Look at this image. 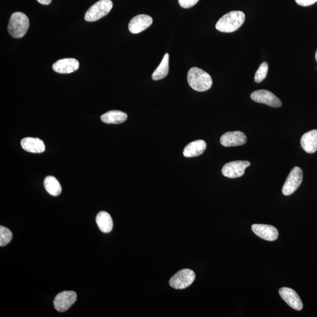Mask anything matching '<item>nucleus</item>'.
<instances>
[{"label":"nucleus","instance_id":"nucleus-1","mask_svg":"<svg viewBox=\"0 0 317 317\" xmlns=\"http://www.w3.org/2000/svg\"><path fill=\"white\" fill-rule=\"evenodd\" d=\"M245 21V14L242 11H232L224 15L216 25V29L223 32H232L243 25Z\"/></svg>","mask_w":317,"mask_h":317},{"label":"nucleus","instance_id":"nucleus-16","mask_svg":"<svg viewBox=\"0 0 317 317\" xmlns=\"http://www.w3.org/2000/svg\"><path fill=\"white\" fill-rule=\"evenodd\" d=\"M301 145L305 152L314 153L317 150V130L306 133L301 139Z\"/></svg>","mask_w":317,"mask_h":317},{"label":"nucleus","instance_id":"nucleus-11","mask_svg":"<svg viewBox=\"0 0 317 317\" xmlns=\"http://www.w3.org/2000/svg\"><path fill=\"white\" fill-rule=\"evenodd\" d=\"M152 23V18L149 16L145 14L138 15L130 21L129 30L132 34H138L149 28Z\"/></svg>","mask_w":317,"mask_h":317},{"label":"nucleus","instance_id":"nucleus-24","mask_svg":"<svg viewBox=\"0 0 317 317\" xmlns=\"http://www.w3.org/2000/svg\"><path fill=\"white\" fill-rule=\"evenodd\" d=\"M199 0H178L179 4L184 8H189L197 4Z\"/></svg>","mask_w":317,"mask_h":317},{"label":"nucleus","instance_id":"nucleus-17","mask_svg":"<svg viewBox=\"0 0 317 317\" xmlns=\"http://www.w3.org/2000/svg\"><path fill=\"white\" fill-rule=\"evenodd\" d=\"M206 149V143L203 140H196L187 145L183 150V155L186 158H193L203 154Z\"/></svg>","mask_w":317,"mask_h":317},{"label":"nucleus","instance_id":"nucleus-26","mask_svg":"<svg viewBox=\"0 0 317 317\" xmlns=\"http://www.w3.org/2000/svg\"><path fill=\"white\" fill-rule=\"evenodd\" d=\"M37 1L41 4L48 5L50 4L51 1H52V0H37Z\"/></svg>","mask_w":317,"mask_h":317},{"label":"nucleus","instance_id":"nucleus-2","mask_svg":"<svg viewBox=\"0 0 317 317\" xmlns=\"http://www.w3.org/2000/svg\"><path fill=\"white\" fill-rule=\"evenodd\" d=\"M188 82L192 89L198 92L206 91L213 84L210 75L197 67L190 69L188 74Z\"/></svg>","mask_w":317,"mask_h":317},{"label":"nucleus","instance_id":"nucleus-13","mask_svg":"<svg viewBox=\"0 0 317 317\" xmlns=\"http://www.w3.org/2000/svg\"><path fill=\"white\" fill-rule=\"evenodd\" d=\"M80 63L75 58H65L58 60L54 63L53 69L59 74H71L79 68Z\"/></svg>","mask_w":317,"mask_h":317},{"label":"nucleus","instance_id":"nucleus-8","mask_svg":"<svg viewBox=\"0 0 317 317\" xmlns=\"http://www.w3.org/2000/svg\"><path fill=\"white\" fill-rule=\"evenodd\" d=\"M76 292L72 291H65L57 295L54 300V307L59 312L68 310L77 301Z\"/></svg>","mask_w":317,"mask_h":317},{"label":"nucleus","instance_id":"nucleus-21","mask_svg":"<svg viewBox=\"0 0 317 317\" xmlns=\"http://www.w3.org/2000/svg\"><path fill=\"white\" fill-rule=\"evenodd\" d=\"M169 55L167 53L163 58L161 63L153 72L152 76L153 80L158 81L164 79L167 76L169 72Z\"/></svg>","mask_w":317,"mask_h":317},{"label":"nucleus","instance_id":"nucleus-19","mask_svg":"<svg viewBox=\"0 0 317 317\" xmlns=\"http://www.w3.org/2000/svg\"><path fill=\"white\" fill-rule=\"evenodd\" d=\"M96 222L102 232L108 233L113 230V221L110 214L106 211H100L96 216Z\"/></svg>","mask_w":317,"mask_h":317},{"label":"nucleus","instance_id":"nucleus-9","mask_svg":"<svg viewBox=\"0 0 317 317\" xmlns=\"http://www.w3.org/2000/svg\"><path fill=\"white\" fill-rule=\"evenodd\" d=\"M250 165L249 161H233L229 162L223 167V176L231 179L240 177L244 174V171Z\"/></svg>","mask_w":317,"mask_h":317},{"label":"nucleus","instance_id":"nucleus-27","mask_svg":"<svg viewBox=\"0 0 317 317\" xmlns=\"http://www.w3.org/2000/svg\"><path fill=\"white\" fill-rule=\"evenodd\" d=\"M316 61L317 62V50L316 53Z\"/></svg>","mask_w":317,"mask_h":317},{"label":"nucleus","instance_id":"nucleus-14","mask_svg":"<svg viewBox=\"0 0 317 317\" xmlns=\"http://www.w3.org/2000/svg\"><path fill=\"white\" fill-rule=\"evenodd\" d=\"M252 231L258 237L267 241H274L279 236V232L273 226L266 225H252Z\"/></svg>","mask_w":317,"mask_h":317},{"label":"nucleus","instance_id":"nucleus-3","mask_svg":"<svg viewBox=\"0 0 317 317\" xmlns=\"http://www.w3.org/2000/svg\"><path fill=\"white\" fill-rule=\"evenodd\" d=\"M29 18L21 12H16L11 15L8 26V31L12 37H24L29 29Z\"/></svg>","mask_w":317,"mask_h":317},{"label":"nucleus","instance_id":"nucleus-22","mask_svg":"<svg viewBox=\"0 0 317 317\" xmlns=\"http://www.w3.org/2000/svg\"><path fill=\"white\" fill-rule=\"evenodd\" d=\"M13 238V233L10 230L4 226H0V246L7 245Z\"/></svg>","mask_w":317,"mask_h":317},{"label":"nucleus","instance_id":"nucleus-25","mask_svg":"<svg viewBox=\"0 0 317 317\" xmlns=\"http://www.w3.org/2000/svg\"><path fill=\"white\" fill-rule=\"evenodd\" d=\"M297 4L303 7H307L315 4L317 1V0H295Z\"/></svg>","mask_w":317,"mask_h":317},{"label":"nucleus","instance_id":"nucleus-7","mask_svg":"<svg viewBox=\"0 0 317 317\" xmlns=\"http://www.w3.org/2000/svg\"><path fill=\"white\" fill-rule=\"evenodd\" d=\"M250 97L253 101L258 103L264 104L271 107L280 108L282 102L280 99L269 90L261 89L252 93Z\"/></svg>","mask_w":317,"mask_h":317},{"label":"nucleus","instance_id":"nucleus-15","mask_svg":"<svg viewBox=\"0 0 317 317\" xmlns=\"http://www.w3.org/2000/svg\"><path fill=\"white\" fill-rule=\"evenodd\" d=\"M21 146L27 152L41 153L45 150L44 142L37 138H25L21 141Z\"/></svg>","mask_w":317,"mask_h":317},{"label":"nucleus","instance_id":"nucleus-12","mask_svg":"<svg viewBox=\"0 0 317 317\" xmlns=\"http://www.w3.org/2000/svg\"><path fill=\"white\" fill-rule=\"evenodd\" d=\"M279 294L283 300L292 309L297 311L303 309V304L300 296L294 289L290 288H283L279 289Z\"/></svg>","mask_w":317,"mask_h":317},{"label":"nucleus","instance_id":"nucleus-5","mask_svg":"<svg viewBox=\"0 0 317 317\" xmlns=\"http://www.w3.org/2000/svg\"><path fill=\"white\" fill-rule=\"evenodd\" d=\"M303 179V173L301 169L299 167L292 169L283 187V195L289 196L294 193L301 185Z\"/></svg>","mask_w":317,"mask_h":317},{"label":"nucleus","instance_id":"nucleus-4","mask_svg":"<svg viewBox=\"0 0 317 317\" xmlns=\"http://www.w3.org/2000/svg\"><path fill=\"white\" fill-rule=\"evenodd\" d=\"M113 7L111 0H100L91 6L85 15V20L87 22L98 21L107 16Z\"/></svg>","mask_w":317,"mask_h":317},{"label":"nucleus","instance_id":"nucleus-23","mask_svg":"<svg viewBox=\"0 0 317 317\" xmlns=\"http://www.w3.org/2000/svg\"><path fill=\"white\" fill-rule=\"evenodd\" d=\"M268 70V63L265 62H262L256 72L255 76V82L257 83L262 82L266 77Z\"/></svg>","mask_w":317,"mask_h":317},{"label":"nucleus","instance_id":"nucleus-10","mask_svg":"<svg viewBox=\"0 0 317 317\" xmlns=\"http://www.w3.org/2000/svg\"><path fill=\"white\" fill-rule=\"evenodd\" d=\"M220 142L226 147L241 146L246 143L247 137L242 132H228L222 136Z\"/></svg>","mask_w":317,"mask_h":317},{"label":"nucleus","instance_id":"nucleus-6","mask_svg":"<svg viewBox=\"0 0 317 317\" xmlns=\"http://www.w3.org/2000/svg\"><path fill=\"white\" fill-rule=\"evenodd\" d=\"M195 277L194 271L190 269H183L178 271L171 278L169 284L173 288L185 289L192 285Z\"/></svg>","mask_w":317,"mask_h":317},{"label":"nucleus","instance_id":"nucleus-20","mask_svg":"<svg viewBox=\"0 0 317 317\" xmlns=\"http://www.w3.org/2000/svg\"><path fill=\"white\" fill-rule=\"evenodd\" d=\"M45 190L50 195L57 196L61 194L62 187L59 181L54 176H47L44 181Z\"/></svg>","mask_w":317,"mask_h":317},{"label":"nucleus","instance_id":"nucleus-18","mask_svg":"<svg viewBox=\"0 0 317 317\" xmlns=\"http://www.w3.org/2000/svg\"><path fill=\"white\" fill-rule=\"evenodd\" d=\"M128 115L123 112L120 111H110L101 116L102 122L107 124H120L126 121Z\"/></svg>","mask_w":317,"mask_h":317}]
</instances>
